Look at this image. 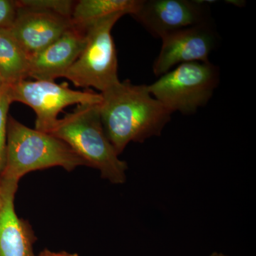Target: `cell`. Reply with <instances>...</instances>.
<instances>
[{
  "label": "cell",
  "instance_id": "9",
  "mask_svg": "<svg viewBox=\"0 0 256 256\" xmlns=\"http://www.w3.org/2000/svg\"><path fill=\"white\" fill-rule=\"evenodd\" d=\"M73 26L70 18L20 8L9 28L28 58L56 41Z\"/></svg>",
  "mask_w": 256,
  "mask_h": 256
},
{
  "label": "cell",
  "instance_id": "3",
  "mask_svg": "<svg viewBox=\"0 0 256 256\" xmlns=\"http://www.w3.org/2000/svg\"><path fill=\"white\" fill-rule=\"evenodd\" d=\"M100 105H78L73 112L58 119L48 132L62 140L95 168L102 178L116 184L126 181L128 164L121 160L106 136L100 114Z\"/></svg>",
  "mask_w": 256,
  "mask_h": 256
},
{
  "label": "cell",
  "instance_id": "18",
  "mask_svg": "<svg viewBox=\"0 0 256 256\" xmlns=\"http://www.w3.org/2000/svg\"><path fill=\"white\" fill-rule=\"evenodd\" d=\"M6 87L8 86H6V84H4L1 76H0V94L6 90Z\"/></svg>",
  "mask_w": 256,
  "mask_h": 256
},
{
  "label": "cell",
  "instance_id": "19",
  "mask_svg": "<svg viewBox=\"0 0 256 256\" xmlns=\"http://www.w3.org/2000/svg\"><path fill=\"white\" fill-rule=\"evenodd\" d=\"M210 256H228L224 255V254H220V252H213V254H210Z\"/></svg>",
  "mask_w": 256,
  "mask_h": 256
},
{
  "label": "cell",
  "instance_id": "10",
  "mask_svg": "<svg viewBox=\"0 0 256 256\" xmlns=\"http://www.w3.org/2000/svg\"><path fill=\"white\" fill-rule=\"evenodd\" d=\"M86 30L73 24L53 44L30 58L28 77L50 80L64 78L86 44Z\"/></svg>",
  "mask_w": 256,
  "mask_h": 256
},
{
  "label": "cell",
  "instance_id": "11",
  "mask_svg": "<svg viewBox=\"0 0 256 256\" xmlns=\"http://www.w3.org/2000/svg\"><path fill=\"white\" fill-rule=\"evenodd\" d=\"M18 184L0 180V256H35L36 238L26 220L15 212Z\"/></svg>",
  "mask_w": 256,
  "mask_h": 256
},
{
  "label": "cell",
  "instance_id": "8",
  "mask_svg": "<svg viewBox=\"0 0 256 256\" xmlns=\"http://www.w3.org/2000/svg\"><path fill=\"white\" fill-rule=\"evenodd\" d=\"M161 40V48L152 67L156 77L180 64L210 62L218 36L210 22L172 32Z\"/></svg>",
  "mask_w": 256,
  "mask_h": 256
},
{
  "label": "cell",
  "instance_id": "17",
  "mask_svg": "<svg viewBox=\"0 0 256 256\" xmlns=\"http://www.w3.org/2000/svg\"><path fill=\"white\" fill-rule=\"evenodd\" d=\"M35 256H78V255L76 252L72 254V252H64V250L60 252H52L48 249H44V250L40 252L38 255Z\"/></svg>",
  "mask_w": 256,
  "mask_h": 256
},
{
  "label": "cell",
  "instance_id": "14",
  "mask_svg": "<svg viewBox=\"0 0 256 256\" xmlns=\"http://www.w3.org/2000/svg\"><path fill=\"white\" fill-rule=\"evenodd\" d=\"M18 8L42 12L70 18L76 2L72 0H18Z\"/></svg>",
  "mask_w": 256,
  "mask_h": 256
},
{
  "label": "cell",
  "instance_id": "7",
  "mask_svg": "<svg viewBox=\"0 0 256 256\" xmlns=\"http://www.w3.org/2000/svg\"><path fill=\"white\" fill-rule=\"evenodd\" d=\"M156 38L172 32L212 22L206 1L140 0L131 15Z\"/></svg>",
  "mask_w": 256,
  "mask_h": 256
},
{
  "label": "cell",
  "instance_id": "12",
  "mask_svg": "<svg viewBox=\"0 0 256 256\" xmlns=\"http://www.w3.org/2000/svg\"><path fill=\"white\" fill-rule=\"evenodd\" d=\"M30 58L9 28L0 30V76L6 86L26 80Z\"/></svg>",
  "mask_w": 256,
  "mask_h": 256
},
{
  "label": "cell",
  "instance_id": "16",
  "mask_svg": "<svg viewBox=\"0 0 256 256\" xmlns=\"http://www.w3.org/2000/svg\"><path fill=\"white\" fill-rule=\"evenodd\" d=\"M18 12L16 1L0 0V30L11 28L16 18Z\"/></svg>",
  "mask_w": 256,
  "mask_h": 256
},
{
  "label": "cell",
  "instance_id": "5",
  "mask_svg": "<svg viewBox=\"0 0 256 256\" xmlns=\"http://www.w3.org/2000/svg\"><path fill=\"white\" fill-rule=\"evenodd\" d=\"M124 15H110L85 26V46L64 78L76 86L94 88L100 94L120 82L118 75L117 50L111 32Z\"/></svg>",
  "mask_w": 256,
  "mask_h": 256
},
{
  "label": "cell",
  "instance_id": "15",
  "mask_svg": "<svg viewBox=\"0 0 256 256\" xmlns=\"http://www.w3.org/2000/svg\"><path fill=\"white\" fill-rule=\"evenodd\" d=\"M12 102L6 90L0 94V176L4 168L6 142L8 110Z\"/></svg>",
  "mask_w": 256,
  "mask_h": 256
},
{
  "label": "cell",
  "instance_id": "1",
  "mask_svg": "<svg viewBox=\"0 0 256 256\" xmlns=\"http://www.w3.org/2000/svg\"><path fill=\"white\" fill-rule=\"evenodd\" d=\"M100 94L101 122L118 156L130 142L160 136L171 120L172 114L151 95L148 85L126 80Z\"/></svg>",
  "mask_w": 256,
  "mask_h": 256
},
{
  "label": "cell",
  "instance_id": "13",
  "mask_svg": "<svg viewBox=\"0 0 256 256\" xmlns=\"http://www.w3.org/2000/svg\"><path fill=\"white\" fill-rule=\"evenodd\" d=\"M140 0H80L76 2L72 22L85 28L86 25L106 16L116 14L132 15Z\"/></svg>",
  "mask_w": 256,
  "mask_h": 256
},
{
  "label": "cell",
  "instance_id": "6",
  "mask_svg": "<svg viewBox=\"0 0 256 256\" xmlns=\"http://www.w3.org/2000/svg\"><path fill=\"white\" fill-rule=\"evenodd\" d=\"M12 102H22L36 114L35 129L48 133L57 121L58 114L72 105L98 104L102 102L100 94L88 89L72 90L67 82L56 84L50 80H23L6 87Z\"/></svg>",
  "mask_w": 256,
  "mask_h": 256
},
{
  "label": "cell",
  "instance_id": "4",
  "mask_svg": "<svg viewBox=\"0 0 256 256\" xmlns=\"http://www.w3.org/2000/svg\"><path fill=\"white\" fill-rule=\"evenodd\" d=\"M220 82L218 66L210 62H192L160 76L148 89L172 114H192L208 104Z\"/></svg>",
  "mask_w": 256,
  "mask_h": 256
},
{
  "label": "cell",
  "instance_id": "2",
  "mask_svg": "<svg viewBox=\"0 0 256 256\" xmlns=\"http://www.w3.org/2000/svg\"><path fill=\"white\" fill-rule=\"evenodd\" d=\"M88 166L62 140L50 133L32 129L8 116L4 168L0 180L18 184L31 172L60 166L70 172Z\"/></svg>",
  "mask_w": 256,
  "mask_h": 256
}]
</instances>
